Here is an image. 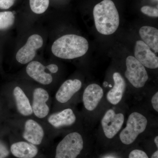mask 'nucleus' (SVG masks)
Listing matches in <instances>:
<instances>
[{"instance_id":"obj_23","label":"nucleus","mask_w":158,"mask_h":158,"mask_svg":"<svg viewBox=\"0 0 158 158\" xmlns=\"http://www.w3.org/2000/svg\"><path fill=\"white\" fill-rule=\"evenodd\" d=\"M129 158H148L146 153L141 150H134L130 152Z\"/></svg>"},{"instance_id":"obj_5","label":"nucleus","mask_w":158,"mask_h":158,"mask_svg":"<svg viewBox=\"0 0 158 158\" xmlns=\"http://www.w3.org/2000/svg\"><path fill=\"white\" fill-rule=\"evenodd\" d=\"M77 116L73 109L66 107L52 112L44 120V123L52 138L65 129L77 124Z\"/></svg>"},{"instance_id":"obj_2","label":"nucleus","mask_w":158,"mask_h":158,"mask_svg":"<svg viewBox=\"0 0 158 158\" xmlns=\"http://www.w3.org/2000/svg\"><path fill=\"white\" fill-rule=\"evenodd\" d=\"M93 15L96 28L100 34L111 35L118 28L119 15L111 0H103L97 4L94 8Z\"/></svg>"},{"instance_id":"obj_3","label":"nucleus","mask_w":158,"mask_h":158,"mask_svg":"<svg viewBox=\"0 0 158 158\" xmlns=\"http://www.w3.org/2000/svg\"><path fill=\"white\" fill-rule=\"evenodd\" d=\"M89 44L84 37L67 34L58 38L52 47V53L61 59H72L84 56L88 52Z\"/></svg>"},{"instance_id":"obj_6","label":"nucleus","mask_w":158,"mask_h":158,"mask_svg":"<svg viewBox=\"0 0 158 158\" xmlns=\"http://www.w3.org/2000/svg\"><path fill=\"white\" fill-rule=\"evenodd\" d=\"M27 89L31 101L33 116L43 121L52 111V98L50 92L46 88L40 86Z\"/></svg>"},{"instance_id":"obj_27","label":"nucleus","mask_w":158,"mask_h":158,"mask_svg":"<svg viewBox=\"0 0 158 158\" xmlns=\"http://www.w3.org/2000/svg\"><path fill=\"white\" fill-rule=\"evenodd\" d=\"M151 158H158V151L157 150L153 154Z\"/></svg>"},{"instance_id":"obj_20","label":"nucleus","mask_w":158,"mask_h":158,"mask_svg":"<svg viewBox=\"0 0 158 158\" xmlns=\"http://www.w3.org/2000/svg\"><path fill=\"white\" fill-rule=\"evenodd\" d=\"M30 5L31 10L34 13L41 14L48 8L49 0H30Z\"/></svg>"},{"instance_id":"obj_26","label":"nucleus","mask_w":158,"mask_h":158,"mask_svg":"<svg viewBox=\"0 0 158 158\" xmlns=\"http://www.w3.org/2000/svg\"><path fill=\"white\" fill-rule=\"evenodd\" d=\"M46 67L53 74L57 73L59 71V67L58 65L55 64H49L46 66Z\"/></svg>"},{"instance_id":"obj_10","label":"nucleus","mask_w":158,"mask_h":158,"mask_svg":"<svg viewBox=\"0 0 158 158\" xmlns=\"http://www.w3.org/2000/svg\"><path fill=\"white\" fill-rule=\"evenodd\" d=\"M126 64L127 69L125 75L128 81L135 88L144 87L148 79L144 66L132 56L127 57Z\"/></svg>"},{"instance_id":"obj_4","label":"nucleus","mask_w":158,"mask_h":158,"mask_svg":"<svg viewBox=\"0 0 158 158\" xmlns=\"http://www.w3.org/2000/svg\"><path fill=\"white\" fill-rule=\"evenodd\" d=\"M6 100L7 106L11 115L21 117L34 116L26 88L14 85L7 94Z\"/></svg>"},{"instance_id":"obj_14","label":"nucleus","mask_w":158,"mask_h":158,"mask_svg":"<svg viewBox=\"0 0 158 158\" xmlns=\"http://www.w3.org/2000/svg\"><path fill=\"white\" fill-rule=\"evenodd\" d=\"M124 121L123 114H116L112 109L108 110L101 121L102 128L106 137L109 139L114 138L121 130Z\"/></svg>"},{"instance_id":"obj_21","label":"nucleus","mask_w":158,"mask_h":158,"mask_svg":"<svg viewBox=\"0 0 158 158\" xmlns=\"http://www.w3.org/2000/svg\"><path fill=\"white\" fill-rule=\"evenodd\" d=\"M10 154V148L8 145L0 138V158H7Z\"/></svg>"},{"instance_id":"obj_1","label":"nucleus","mask_w":158,"mask_h":158,"mask_svg":"<svg viewBox=\"0 0 158 158\" xmlns=\"http://www.w3.org/2000/svg\"><path fill=\"white\" fill-rule=\"evenodd\" d=\"M6 123L12 132L38 147L52 138L43 122L34 116L21 117L11 115Z\"/></svg>"},{"instance_id":"obj_17","label":"nucleus","mask_w":158,"mask_h":158,"mask_svg":"<svg viewBox=\"0 0 158 158\" xmlns=\"http://www.w3.org/2000/svg\"><path fill=\"white\" fill-rule=\"evenodd\" d=\"M113 79L114 86L107 94L106 98L110 103L116 105L121 101L125 90L126 84L124 79L119 73H114Z\"/></svg>"},{"instance_id":"obj_28","label":"nucleus","mask_w":158,"mask_h":158,"mask_svg":"<svg viewBox=\"0 0 158 158\" xmlns=\"http://www.w3.org/2000/svg\"><path fill=\"white\" fill-rule=\"evenodd\" d=\"M154 142L156 144V146L157 148H158V136H156L155 138L154 139Z\"/></svg>"},{"instance_id":"obj_24","label":"nucleus","mask_w":158,"mask_h":158,"mask_svg":"<svg viewBox=\"0 0 158 158\" xmlns=\"http://www.w3.org/2000/svg\"><path fill=\"white\" fill-rule=\"evenodd\" d=\"M15 0H0V9H8L13 6Z\"/></svg>"},{"instance_id":"obj_18","label":"nucleus","mask_w":158,"mask_h":158,"mask_svg":"<svg viewBox=\"0 0 158 158\" xmlns=\"http://www.w3.org/2000/svg\"><path fill=\"white\" fill-rule=\"evenodd\" d=\"M143 42L156 53L158 52V30L150 26H144L139 30Z\"/></svg>"},{"instance_id":"obj_7","label":"nucleus","mask_w":158,"mask_h":158,"mask_svg":"<svg viewBox=\"0 0 158 158\" xmlns=\"http://www.w3.org/2000/svg\"><path fill=\"white\" fill-rule=\"evenodd\" d=\"M84 148V139L77 131L68 133L58 143L54 158H77Z\"/></svg>"},{"instance_id":"obj_29","label":"nucleus","mask_w":158,"mask_h":158,"mask_svg":"<svg viewBox=\"0 0 158 158\" xmlns=\"http://www.w3.org/2000/svg\"><path fill=\"white\" fill-rule=\"evenodd\" d=\"M157 1H158V0H157Z\"/></svg>"},{"instance_id":"obj_8","label":"nucleus","mask_w":158,"mask_h":158,"mask_svg":"<svg viewBox=\"0 0 158 158\" xmlns=\"http://www.w3.org/2000/svg\"><path fill=\"white\" fill-rule=\"evenodd\" d=\"M82 83L79 79H69L63 82L52 98V112L65 108L81 88Z\"/></svg>"},{"instance_id":"obj_22","label":"nucleus","mask_w":158,"mask_h":158,"mask_svg":"<svg viewBox=\"0 0 158 158\" xmlns=\"http://www.w3.org/2000/svg\"><path fill=\"white\" fill-rule=\"evenodd\" d=\"M141 11L144 14L150 17H158V10L156 8L150 6H144L141 8Z\"/></svg>"},{"instance_id":"obj_16","label":"nucleus","mask_w":158,"mask_h":158,"mask_svg":"<svg viewBox=\"0 0 158 158\" xmlns=\"http://www.w3.org/2000/svg\"><path fill=\"white\" fill-rule=\"evenodd\" d=\"M103 95V90L97 84H92L87 86L82 98L85 109L90 111L95 110Z\"/></svg>"},{"instance_id":"obj_12","label":"nucleus","mask_w":158,"mask_h":158,"mask_svg":"<svg viewBox=\"0 0 158 158\" xmlns=\"http://www.w3.org/2000/svg\"><path fill=\"white\" fill-rule=\"evenodd\" d=\"M25 71L29 78L42 86H51L53 83V74L41 62L31 61L26 67Z\"/></svg>"},{"instance_id":"obj_15","label":"nucleus","mask_w":158,"mask_h":158,"mask_svg":"<svg viewBox=\"0 0 158 158\" xmlns=\"http://www.w3.org/2000/svg\"><path fill=\"white\" fill-rule=\"evenodd\" d=\"M135 56V58L144 67L151 69L158 68V57L142 40L136 41Z\"/></svg>"},{"instance_id":"obj_9","label":"nucleus","mask_w":158,"mask_h":158,"mask_svg":"<svg viewBox=\"0 0 158 158\" xmlns=\"http://www.w3.org/2000/svg\"><path fill=\"white\" fill-rule=\"evenodd\" d=\"M147 123V118L141 113H131L128 118L126 127L119 135L120 141L126 145L132 144L138 136L146 129Z\"/></svg>"},{"instance_id":"obj_19","label":"nucleus","mask_w":158,"mask_h":158,"mask_svg":"<svg viewBox=\"0 0 158 158\" xmlns=\"http://www.w3.org/2000/svg\"><path fill=\"white\" fill-rule=\"evenodd\" d=\"M15 20L14 13L11 11L0 12V30H6L13 25Z\"/></svg>"},{"instance_id":"obj_30","label":"nucleus","mask_w":158,"mask_h":158,"mask_svg":"<svg viewBox=\"0 0 158 158\" xmlns=\"http://www.w3.org/2000/svg\"><path fill=\"white\" fill-rule=\"evenodd\" d=\"M0 106H1V105H0Z\"/></svg>"},{"instance_id":"obj_13","label":"nucleus","mask_w":158,"mask_h":158,"mask_svg":"<svg viewBox=\"0 0 158 158\" xmlns=\"http://www.w3.org/2000/svg\"><path fill=\"white\" fill-rule=\"evenodd\" d=\"M43 44L42 37L38 34H33L29 37L27 43L16 55V59L19 63L27 64L32 61L36 56L37 50Z\"/></svg>"},{"instance_id":"obj_25","label":"nucleus","mask_w":158,"mask_h":158,"mask_svg":"<svg viewBox=\"0 0 158 158\" xmlns=\"http://www.w3.org/2000/svg\"><path fill=\"white\" fill-rule=\"evenodd\" d=\"M152 105L153 109L158 112V92L156 93L153 96L151 100Z\"/></svg>"},{"instance_id":"obj_11","label":"nucleus","mask_w":158,"mask_h":158,"mask_svg":"<svg viewBox=\"0 0 158 158\" xmlns=\"http://www.w3.org/2000/svg\"><path fill=\"white\" fill-rule=\"evenodd\" d=\"M9 138L11 141L9 147L10 152L15 157L35 158L39 154L38 146L20 138L10 130Z\"/></svg>"}]
</instances>
